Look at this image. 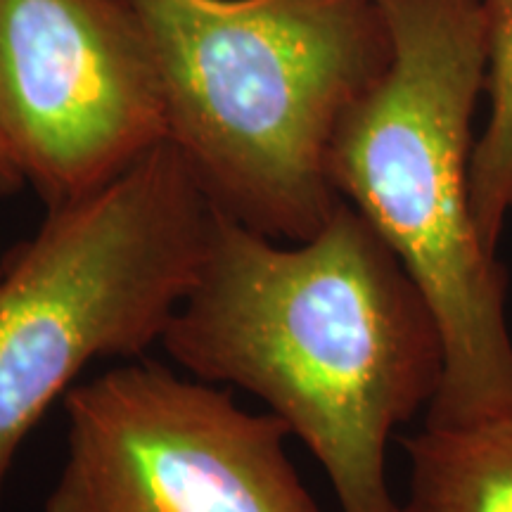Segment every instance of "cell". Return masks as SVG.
<instances>
[{"mask_svg":"<svg viewBox=\"0 0 512 512\" xmlns=\"http://www.w3.org/2000/svg\"><path fill=\"white\" fill-rule=\"evenodd\" d=\"M162 347L197 380L264 401L323 465L342 512H401L387 444L437 399L444 337L411 273L349 202L287 247L216 209Z\"/></svg>","mask_w":512,"mask_h":512,"instance_id":"cell-1","label":"cell"},{"mask_svg":"<svg viewBox=\"0 0 512 512\" xmlns=\"http://www.w3.org/2000/svg\"><path fill=\"white\" fill-rule=\"evenodd\" d=\"M392 31L384 74L344 114L330 150L337 195L392 247L444 337V382L427 425L512 411L508 275L472 216V119L486 81L479 0H380Z\"/></svg>","mask_w":512,"mask_h":512,"instance_id":"cell-2","label":"cell"},{"mask_svg":"<svg viewBox=\"0 0 512 512\" xmlns=\"http://www.w3.org/2000/svg\"><path fill=\"white\" fill-rule=\"evenodd\" d=\"M150 31L169 143L228 219L309 240L342 202L332 140L392 60L380 0H131Z\"/></svg>","mask_w":512,"mask_h":512,"instance_id":"cell-3","label":"cell"},{"mask_svg":"<svg viewBox=\"0 0 512 512\" xmlns=\"http://www.w3.org/2000/svg\"><path fill=\"white\" fill-rule=\"evenodd\" d=\"M216 207L164 143L48 209L0 273V498L24 439L88 363L162 344L207 256Z\"/></svg>","mask_w":512,"mask_h":512,"instance_id":"cell-4","label":"cell"},{"mask_svg":"<svg viewBox=\"0 0 512 512\" xmlns=\"http://www.w3.org/2000/svg\"><path fill=\"white\" fill-rule=\"evenodd\" d=\"M62 401L67 453L43 512H320L290 427L228 387L133 361Z\"/></svg>","mask_w":512,"mask_h":512,"instance_id":"cell-5","label":"cell"},{"mask_svg":"<svg viewBox=\"0 0 512 512\" xmlns=\"http://www.w3.org/2000/svg\"><path fill=\"white\" fill-rule=\"evenodd\" d=\"M0 136L46 209L169 143L150 31L131 0H0Z\"/></svg>","mask_w":512,"mask_h":512,"instance_id":"cell-6","label":"cell"},{"mask_svg":"<svg viewBox=\"0 0 512 512\" xmlns=\"http://www.w3.org/2000/svg\"><path fill=\"white\" fill-rule=\"evenodd\" d=\"M401 512H512V411L467 425H427L403 439Z\"/></svg>","mask_w":512,"mask_h":512,"instance_id":"cell-7","label":"cell"},{"mask_svg":"<svg viewBox=\"0 0 512 512\" xmlns=\"http://www.w3.org/2000/svg\"><path fill=\"white\" fill-rule=\"evenodd\" d=\"M486 36L489 119L475 140L470 200L479 238L491 254L512 214V0H479Z\"/></svg>","mask_w":512,"mask_h":512,"instance_id":"cell-8","label":"cell"},{"mask_svg":"<svg viewBox=\"0 0 512 512\" xmlns=\"http://www.w3.org/2000/svg\"><path fill=\"white\" fill-rule=\"evenodd\" d=\"M24 176L22 171L17 169L15 159H12L8 145H5L3 136H0V197L17 195L19 190L24 188Z\"/></svg>","mask_w":512,"mask_h":512,"instance_id":"cell-9","label":"cell"},{"mask_svg":"<svg viewBox=\"0 0 512 512\" xmlns=\"http://www.w3.org/2000/svg\"><path fill=\"white\" fill-rule=\"evenodd\" d=\"M0 273H3V256H0Z\"/></svg>","mask_w":512,"mask_h":512,"instance_id":"cell-10","label":"cell"}]
</instances>
